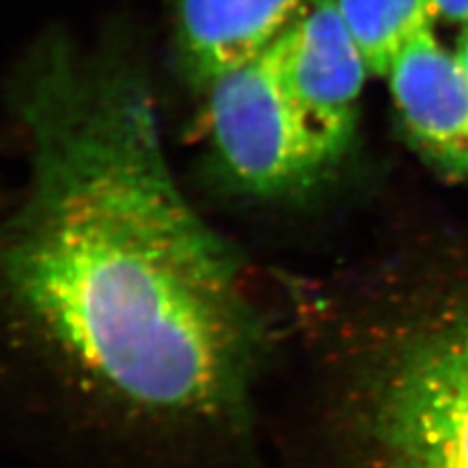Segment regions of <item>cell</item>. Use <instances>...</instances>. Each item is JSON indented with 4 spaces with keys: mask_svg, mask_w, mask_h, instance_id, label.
Here are the masks:
<instances>
[{
    "mask_svg": "<svg viewBox=\"0 0 468 468\" xmlns=\"http://www.w3.org/2000/svg\"><path fill=\"white\" fill-rule=\"evenodd\" d=\"M12 101L29 176L0 218V449L16 468H285L266 394L283 295L184 194L141 67L55 34Z\"/></svg>",
    "mask_w": 468,
    "mask_h": 468,
    "instance_id": "obj_1",
    "label": "cell"
},
{
    "mask_svg": "<svg viewBox=\"0 0 468 468\" xmlns=\"http://www.w3.org/2000/svg\"><path fill=\"white\" fill-rule=\"evenodd\" d=\"M289 291L303 394L285 468H468V280L392 297Z\"/></svg>",
    "mask_w": 468,
    "mask_h": 468,
    "instance_id": "obj_2",
    "label": "cell"
},
{
    "mask_svg": "<svg viewBox=\"0 0 468 468\" xmlns=\"http://www.w3.org/2000/svg\"><path fill=\"white\" fill-rule=\"evenodd\" d=\"M275 41L211 82L205 108L227 180L261 203L301 196L335 160L291 98Z\"/></svg>",
    "mask_w": 468,
    "mask_h": 468,
    "instance_id": "obj_3",
    "label": "cell"
},
{
    "mask_svg": "<svg viewBox=\"0 0 468 468\" xmlns=\"http://www.w3.org/2000/svg\"><path fill=\"white\" fill-rule=\"evenodd\" d=\"M275 46L291 98L332 156H342L371 72L338 0H304Z\"/></svg>",
    "mask_w": 468,
    "mask_h": 468,
    "instance_id": "obj_4",
    "label": "cell"
},
{
    "mask_svg": "<svg viewBox=\"0 0 468 468\" xmlns=\"http://www.w3.org/2000/svg\"><path fill=\"white\" fill-rule=\"evenodd\" d=\"M387 79L418 153L447 178L468 180V77L459 53L431 29L397 57Z\"/></svg>",
    "mask_w": 468,
    "mask_h": 468,
    "instance_id": "obj_5",
    "label": "cell"
},
{
    "mask_svg": "<svg viewBox=\"0 0 468 468\" xmlns=\"http://www.w3.org/2000/svg\"><path fill=\"white\" fill-rule=\"evenodd\" d=\"M304 0H176L187 75L207 88L283 34Z\"/></svg>",
    "mask_w": 468,
    "mask_h": 468,
    "instance_id": "obj_6",
    "label": "cell"
},
{
    "mask_svg": "<svg viewBox=\"0 0 468 468\" xmlns=\"http://www.w3.org/2000/svg\"><path fill=\"white\" fill-rule=\"evenodd\" d=\"M338 8L377 77H387L397 57L439 18L433 0H338Z\"/></svg>",
    "mask_w": 468,
    "mask_h": 468,
    "instance_id": "obj_7",
    "label": "cell"
},
{
    "mask_svg": "<svg viewBox=\"0 0 468 468\" xmlns=\"http://www.w3.org/2000/svg\"><path fill=\"white\" fill-rule=\"evenodd\" d=\"M437 16L468 26V0H433Z\"/></svg>",
    "mask_w": 468,
    "mask_h": 468,
    "instance_id": "obj_8",
    "label": "cell"
},
{
    "mask_svg": "<svg viewBox=\"0 0 468 468\" xmlns=\"http://www.w3.org/2000/svg\"><path fill=\"white\" fill-rule=\"evenodd\" d=\"M457 53H459L461 63H463V67H464V70H466V77H468V26H464V32H463V36H461Z\"/></svg>",
    "mask_w": 468,
    "mask_h": 468,
    "instance_id": "obj_9",
    "label": "cell"
}]
</instances>
